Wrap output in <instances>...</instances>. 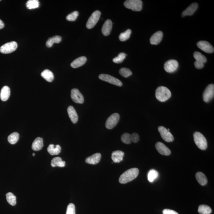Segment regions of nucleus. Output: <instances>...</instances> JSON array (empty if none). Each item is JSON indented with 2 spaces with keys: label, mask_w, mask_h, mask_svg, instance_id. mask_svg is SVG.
Listing matches in <instances>:
<instances>
[{
  "label": "nucleus",
  "mask_w": 214,
  "mask_h": 214,
  "mask_svg": "<svg viewBox=\"0 0 214 214\" xmlns=\"http://www.w3.org/2000/svg\"><path fill=\"white\" fill-rule=\"evenodd\" d=\"M139 169L136 168H133L123 173L119 178V182L121 184H126L132 181L136 178L139 174Z\"/></svg>",
  "instance_id": "obj_1"
},
{
  "label": "nucleus",
  "mask_w": 214,
  "mask_h": 214,
  "mask_svg": "<svg viewBox=\"0 0 214 214\" xmlns=\"http://www.w3.org/2000/svg\"><path fill=\"white\" fill-rule=\"evenodd\" d=\"M155 95L157 100L160 102H164L171 97V93L167 88L160 86L156 89Z\"/></svg>",
  "instance_id": "obj_2"
},
{
  "label": "nucleus",
  "mask_w": 214,
  "mask_h": 214,
  "mask_svg": "<svg viewBox=\"0 0 214 214\" xmlns=\"http://www.w3.org/2000/svg\"><path fill=\"white\" fill-rule=\"evenodd\" d=\"M194 141L196 145L201 150H205L208 147V143L205 137L201 133L195 132L194 134Z\"/></svg>",
  "instance_id": "obj_3"
},
{
  "label": "nucleus",
  "mask_w": 214,
  "mask_h": 214,
  "mask_svg": "<svg viewBox=\"0 0 214 214\" xmlns=\"http://www.w3.org/2000/svg\"><path fill=\"white\" fill-rule=\"evenodd\" d=\"M126 8L134 11H140L142 8V2L141 0H127L124 3Z\"/></svg>",
  "instance_id": "obj_4"
},
{
  "label": "nucleus",
  "mask_w": 214,
  "mask_h": 214,
  "mask_svg": "<svg viewBox=\"0 0 214 214\" xmlns=\"http://www.w3.org/2000/svg\"><path fill=\"white\" fill-rule=\"evenodd\" d=\"M17 47L18 44L16 42H10L1 46L0 52L4 54H10L15 51Z\"/></svg>",
  "instance_id": "obj_5"
},
{
  "label": "nucleus",
  "mask_w": 214,
  "mask_h": 214,
  "mask_svg": "<svg viewBox=\"0 0 214 214\" xmlns=\"http://www.w3.org/2000/svg\"><path fill=\"white\" fill-rule=\"evenodd\" d=\"M100 16L101 12L100 11H94L88 19L86 24V27L89 29L93 28L99 21Z\"/></svg>",
  "instance_id": "obj_6"
},
{
  "label": "nucleus",
  "mask_w": 214,
  "mask_h": 214,
  "mask_svg": "<svg viewBox=\"0 0 214 214\" xmlns=\"http://www.w3.org/2000/svg\"><path fill=\"white\" fill-rule=\"evenodd\" d=\"M120 119V115L117 113H114L112 114L106 120V128L108 129H112L118 124Z\"/></svg>",
  "instance_id": "obj_7"
},
{
  "label": "nucleus",
  "mask_w": 214,
  "mask_h": 214,
  "mask_svg": "<svg viewBox=\"0 0 214 214\" xmlns=\"http://www.w3.org/2000/svg\"><path fill=\"white\" fill-rule=\"evenodd\" d=\"M99 78L104 82H109L117 86H121L123 85L122 82L120 80L107 74H100L99 75Z\"/></svg>",
  "instance_id": "obj_8"
},
{
  "label": "nucleus",
  "mask_w": 214,
  "mask_h": 214,
  "mask_svg": "<svg viewBox=\"0 0 214 214\" xmlns=\"http://www.w3.org/2000/svg\"><path fill=\"white\" fill-rule=\"evenodd\" d=\"M214 96V85L211 84L208 85L205 89L203 94L204 101L208 103L213 99Z\"/></svg>",
  "instance_id": "obj_9"
},
{
  "label": "nucleus",
  "mask_w": 214,
  "mask_h": 214,
  "mask_svg": "<svg viewBox=\"0 0 214 214\" xmlns=\"http://www.w3.org/2000/svg\"><path fill=\"white\" fill-rule=\"evenodd\" d=\"M161 136L166 142H171L174 141V138L170 131L163 126H159L158 128Z\"/></svg>",
  "instance_id": "obj_10"
},
{
  "label": "nucleus",
  "mask_w": 214,
  "mask_h": 214,
  "mask_svg": "<svg viewBox=\"0 0 214 214\" xmlns=\"http://www.w3.org/2000/svg\"><path fill=\"white\" fill-rule=\"evenodd\" d=\"M178 67V62L175 60H170L164 64V69L168 73H172L177 70Z\"/></svg>",
  "instance_id": "obj_11"
},
{
  "label": "nucleus",
  "mask_w": 214,
  "mask_h": 214,
  "mask_svg": "<svg viewBox=\"0 0 214 214\" xmlns=\"http://www.w3.org/2000/svg\"><path fill=\"white\" fill-rule=\"evenodd\" d=\"M71 97L75 103L82 104L84 102L83 95L77 89H73L71 90Z\"/></svg>",
  "instance_id": "obj_12"
},
{
  "label": "nucleus",
  "mask_w": 214,
  "mask_h": 214,
  "mask_svg": "<svg viewBox=\"0 0 214 214\" xmlns=\"http://www.w3.org/2000/svg\"><path fill=\"white\" fill-rule=\"evenodd\" d=\"M197 44L199 48L203 50L204 52L207 53L213 52L214 51L213 47L208 41L202 40V41L198 42Z\"/></svg>",
  "instance_id": "obj_13"
},
{
  "label": "nucleus",
  "mask_w": 214,
  "mask_h": 214,
  "mask_svg": "<svg viewBox=\"0 0 214 214\" xmlns=\"http://www.w3.org/2000/svg\"><path fill=\"white\" fill-rule=\"evenodd\" d=\"M155 146L158 152L164 156H169L171 153V151L163 143L157 142Z\"/></svg>",
  "instance_id": "obj_14"
},
{
  "label": "nucleus",
  "mask_w": 214,
  "mask_h": 214,
  "mask_svg": "<svg viewBox=\"0 0 214 214\" xmlns=\"http://www.w3.org/2000/svg\"><path fill=\"white\" fill-rule=\"evenodd\" d=\"M198 5L197 3L194 2L190 5L188 8L183 12L182 16L184 17L186 16H191L198 9Z\"/></svg>",
  "instance_id": "obj_15"
},
{
  "label": "nucleus",
  "mask_w": 214,
  "mask_h": 214,
  "mask_svg": "<svg viewBox=\"0 0 214 214\" xmlns=\"http://www.w3.org/2000/svg\"><path fill=\"white\" fill-rule=\"evenodd\" d=\"M163 33L161 31L156 32L152 35L150 39V42L153 45H157L162 41Z\"/></svg>",
  "instance_id": "obj_16"
},
{
  "label": "nucleus",
  "mask_w": 214,
  "mask_h": 214,
  "mask_svg": "<svg viewBox=\"0 0 214 214\" xmlns=\"http://www.w3.org/2000/svg\"><path fill=\"white\" fill-rule=\"evenodd\" d=\"M101 158V154L100 153H96L86 158L85 162L88 164L96 165L100 162Z\"/></svg>",
  "instance_id": "obj_17"
},
{
  "label": "nucleus",
  "mask_w": 214,
  "mask_h": 214,
  "mask_svg": "<svg viewBox=\"0 0 214 214\" xmlns=\"http://www.w3.org/2000/svg\"><path fill=\"white\" fill-rule=\"evenodd\" d=\"M112 27V22L110 19H107L102 27V32L105 36H108L111 33Z\"/></svg>",
  "instance_id": "obj_18"
},
{
  "label": "nucleus",
  "mask_w": 214,
  "mask_h": 214,
  "mask_svg": "<svg viewBox=\"0 0 214 214\" xmlns=\"http://www.w3.org/2000/svg\"><path fill=\"white\" fill-rule=\"evenodd\" d=\"M68 113L71 121L74 124H76L78 120V115L77 112L73 107L69 106L68 108Z\"/></svg>",
  "instance_id": "obj_19"
},
{
  "label": "nucleus",
  "mask_w": 214,
  "mask_h": 214,
  "mask_svg": "<svg viewBox=\"0 0 214 214\" xmlns=\"http://www.w3.org/2000/svg\"><path fill=\"white\" fill-rule=\"evenodd\" d=\"M124 153L122 151L117 150L114 151L111 154V159L115 163H120L123 160Z\"/></svg>",
  "instance_id": "obj_20"
},
{
  "label": "nucleus",
  "mask_w": 214,
  "mask_h": 214,
  "mask_svg": "<svg viewBox=\"0 0 214 214\" xmlns=\"http://www.w3.org/2000/svg\"><path fill=\"white\" fill-rule=\"evenodd\" d=\"M10 95V90L9 87L7 86H4L1 89L0 93V98L2 101H6Z\"/></svg>",
  "instance_id": "obj_21"
},
{
  "label": "nucleus",
  "mask_w": 214,
  "mask_h": 214,
  "mask_svg": "<svg viewBox=\"0 0 214 214\" xmlns=\"http://www.w3.org/2000/svg\"><path fill=\"white\" fill-rule=\"evenodd\" d=\"M47 151L52 156L57 155L61 153V147L59 145H54L53 144H50L47 148Z\"/></svg>",
  "instance_id": "obj_22"
},
{
  "label": "nucleus",
  "mask_w": 214,
  "mask_h": 214,
  "mask_svg": "<svg viewBox=\"0 0 214 214\" xmlns=\"http://www.w3.org/2000/svg\"><path fill=\"white\" fill-rule=\"evenodd\" d=\"M87 59L86 57H82L77 58L71 63V66L73 68H77L82 66L86 63Z\"/></svg>",
  "instance_id": "obj_23"
},
{
  "label": "nucleus",
  "mask_w": 214,
  "mask_h": 214,
  "mask_svg": "<svg viewBox=\"0 0 214 214\" xmlns=\"http://www.w3.org/2000/svg\"><path fill=\"white\" fill-rule=\"evenodd\" d=\"M43 147V141L42 138L37 137L33 141L32 148L33 150L38 151L41 150Z\"/></svg>",
  "instance_id": "obj_24"
},
{
  "label": "nucleus",
  "mask_w": 214,
  "mask_h": 214,
  "mask_svg": "<svg viewBox=\"0 0 214 214\" xmlns=\"http://www.w3.org/2000/svg\"><path fill=\"white\" fill-rule=\"evenodd\" d=\"M42 77L48 82H51L54 79V74L49 69H45L41 73Z\"/></svg>",
  "instance_id": "obj_25"
},
{
  "label": "nucleus",
  "mask_w": 214,
  "mask_h": 214,
  "mask_svg": "<svg viewBox=\"0 0 214 214\" xmlns=\"http://www.w3.org/2000/svg\"><path fill=\"white\" fill-rule=\"evenodd\" d=\"M195 177L197 181L201 185L205 186L208 183V179L203 173L200 172H198L196 174Z\"/></svg>",
  "instance_id": "obj_26"
},
{
  "label": "nucleus",
  "mask_w": 214,
  "mask_h": 214,
  "mask_svg": "<svg viewBox=\"0 0 214 214\" xmlns=\"http://www.w3.org/2000/svg\"><path fill=\"white\" fill-rule=\"evenodd\" d=\"M51 165L53 167L55 166L63 167L65 166V162L62 161L61 157H56L52 160Z\"/></svg>",
  "instance_id": "obj_27"
},
{
  "label": "nucleus",
  "mask_w": 214,
  "mask_h": 214,
  "mask_svg": "<svg viewBox=\"0 0 214 214\" xmlns=\"http://www.w3.org/2000/svg\"><path fill=\"white\" fill-rule=\"evenodd\" d=\"M61 37L60 36H54L50 38L46 42V46L48 47H51L54 43H59L61 41Z\"/></svg>",
  "instance_id": "obj_28"
},
{
  "label": "nucleus",
  "mask_w": 214,
  "mask_h": 214,
  "mask_svg": "<svg viewBox=\"0 0 214 214\" xmlns=\"http://www.w3.org/2000/svg\"><path fill=\"white\" fill-rule=\"evenodd\" d=\"M198 212L200 214H210L212 213V209L208 205H202L199 207Z\"/></svg>",
  "instance_id": "obj_29"
},
{
  "label": "nucleus",
  "mask_w": 214,
  "mask_h": 214,
  "mask_svg": "<svg viewBox=\"0 0 214 214\" xmlns=\"http://www.w3.org/2000/svg\"><path fill=\"white\" fill-rule=\"evenodd\" d=\"M6 198L7 202L12 206H15L16 204V198L13 193L8 192L6 194Z\"/></svg>",
  "instance_id": "obj_30"
},
{
  "label": "nucleus",
  "mask_w": 214,
  "mask_h": 214,
  "mask_svg": "<svg viewBox=\"0 0 214 214\" xmlns=\"http://www.w3.org/2000/svg\"><path fill=\"white\" fill-rule=\"evenodd\" d=\"M19 134L18 132L12 133L8 137V142L11 145H14V144L16 143L19 141Z\"/></svg>",
  "instance_id": "obj_31"
},
{
  "label": "nucleus",
  "mask_w": 214,
  "mask_h": 214,
  "mask_svg": "<svg viewBox=\"0 0 214 214\" xmlns=\"http://www.w3.org/2000/svg\"><path fill=\"white\" fill-rule=\"evenodd\" d=\"M194 57L196 61L198 62L205 63L207 62V58L205 56L202 55L200 52H195L194 54Z\"/></svg>",
  "instance_id": "obj_32"
},
{
  "label": "nucleus",
  "mask_w": 214,
  "mask_h": 214,
  "mask_svg": "<svg viewBox=\"0 0 214 214\" xmlns=\"http://www.w3.org/2000/svg\"><path fill=\"white\" fill-rule=\"evenodd\" d=\"M26 5L29 9H35L40 6V2L38 0H29L27 2Z\"/></svg>",
  "instance_id": "obj_33"
},
{
  "label": "nucleus",
  "mask_w": 214,
  "mask_h": 214,
  "mask_svg": "<svg viewBox=\"0 0 214 214\" xmlns=\"http://www.w3.org/2000/svg\"><path fill=\"white\" fill-rule=\"evenodd\" d=\"M159 173L156 170L152 169L149 170L148 175V180L149 182L152 183L158 177Z\"/></svg>",
  "instance_id": "obj_34"
},
{
  "label": "nucleus",
  "mask_w": 214,
  "mask_h": 214,
  "mask_svg": "<svg viewBox=\"0 0 214 214\" xmlns=\"http://www.w3.org/2000/svg\"><path fill=\"white\" fill-rule=\"evenodd\" d=\"M131 33V29H127L125 32L122 33L119 36V39L121 41H124L128 40L130 37Z\"/></svg>",
  "instance_id": "obj_35"
},
{
  "label": "nucleus",
  "mask_w": 214,
  "mask_h": 214,
  "mask_svg": "<svg viewBox=\"0 0 214 214\" xmlns=\"http://www.w3.org/2000/svg\"><path fill=\"white\" fill-rule=\"evenodd\" d=\"M119 73L122 76L127 78L132 75V72L131 70L127 68H122L120 70Z\"/></svg>",
  "instance_id": "obj_36"
},
{
  "label": "nucleus",
  "mask_w": 214,
  "mask_h": 214,
  "mask_svg": "<svg viewBox=\"0 0 214 214\" xmlns=\"http://www.w3.org/2000/svg\"><path fill=\"white\" fill-rule=\"evenodd\" d=\"M126 54L124 52H121L119 54L118 56L113 59V61L116 64L121 63L125 58Z\"/></svg>",
  "instance_id": "obj_37"
},
{
  "label": "nucleus",
  "mask_w": 214,
  "mask_h": 214,
  "mask_svg": "<svg viewBox=\"0 0 214 214\" xmlns=\"http://www.w3.org/2000/svg\"><path fill=\"white\" fill-rule=\"evenodd\" d=\"M122 142L126 144H130L131 143V135L128 133H125L123 134L121 137Z\"/></svg>",
  "instance_id": "obj_38"
},
{
  "label": "nucleus",
  "mask_w": 214,
  "mask_h": 214,
  "mask_svg": "<svg viewBox=\"0 0 214 214\" xmlns=\"http://www.w3.org/2000/svg\"><path fill=\"white\" fill-rule=\"evenodd\" d=\"M78 16H79V12L78 11H74L72 13L68 15L67 16L66 19L67 20L69 21H74L76 20Z\"/></svg>",
  "instance_id": "obj_39"
},
{
  "label": "nucleus",
  "mask_w": 214,
  "mask_h": 214,
  "mask_svg": "<svg viewBox=\"0 0 214 214\" xmlns=\"http://www.w3.org/2000/svg\"><path fill=\"white\" fill-rule=\"evenodd\" d=\"M66 214H75V208L73 204H70L68 205Z\"/></svg>",
  "instance_id": "obj_40"
},
{
  "label": "nucleus",
  "mask_w": 214,
  "mask_h": 214,
  "mask_svg": "<svg viewBox=\"0 0 214 214\" xmlns=\"http://www.w3.org/2000/svg\"><path fill=\"white\" fill-rule=\"evenodd\" d=\"M140 137L139 135L136 133H133L131 135V142L137 143L139 141Z\"/></svg>",
  "instance_id": "obj_41"
},
{
  "label": "nucleus",
  "mask_w": 214,
  "mask_h": 214,
  "mask_svg": "<svg viewBox=\"0 0 214 214\" xmlns=\"http://www.w3.org/2000/svg\"><path fill=\"white\" fill-rule=\"evenodd\" d=\"M163 214H178L175 211L169 209H165L163 211Z\"/></svg>",
  "instance_id": "obj_42"
},
{
  "label": "nucleus",
  "mask_w": 214,
  "mask_h": 214,
  "mask_svg": "<svg viewBox=\"0 0 214 214\" xmlns=\"http://www.w3.org/2000/svg\"><path fill=\"white\" fill-rule=\"evenodd\" d=\"M194 65L197 69H201L203 68L204 65V64L202 62H198V61H195L194 63Z\"/></svg>",
  "instance_id": "obj_43"
},
{
  "label": "nucleus",
  "mask_w": 214,
  "mask_h": 214,
  "mask_svg": "<svg viewBox=\"0 0 214 214\" xmlns=\"http://www.w3.org/2000/svg\"><path fill=\"white\" fill-rule=\"evenodd\" d=\"M4 26H5V24H4L3 22L1 19H0V29H2Z\"/></svg>",
  "instance_id": "obj_44"
},
{
  "label": "nucleus",
  "mask_w": 214,
  "mask_h": 214,
  "mask_svg": "<svg viewBox=\"0 0 214 214\" xmlns=\"http://www.w3.org/2000/svg\"><path fill=\"white\" fill-rule=\"evenodd\" d=\"M35 155H36V154H35V153H33V156H35Z\"/></svg>",
  "instance_id": "obj_45"
},
{
  "label": "nucleus",
  "mask_w": 214,
  "mask_h": 214,
  "mask_svg": "<svg viewBox=\"0 0 214 214\" xmlns=\"http://www.w3.org/2000/svg\"></svg>",
  "instance_id": "obj_46"
}]
</instances>
